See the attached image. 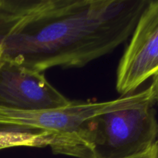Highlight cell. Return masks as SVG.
<instances>
[{
    "mask_svg": "<svg viewBox=\"0 0 158 158\" xmlns=\"http://www.w3.org/2000/svg\"><path fill=\"white\" fill-rule=\"evenodd\" d=\"M149 0H0V62L83 67L131 38Z\"/></svg>",
    "mask_w": 158,
    "mask_h": 158,
    "instance_id": "6da1fadb",
    "label": "cell"
},
{
    "mask_svg": "<svg viewBox=\"0 0 158 158\" xmlns=\"http://www.w3.org/2000/svg\"><path fill=\"white\" fill-rule=\"evenodd\" d=\"M154 92L130 107L108 111L89 121L81 158H131L157 141Z\"/></svg>",
    "mask_w": 158,
    "mask_h": 158,
    "instance_id": "7a4b0ae2",
    "label": "cell"
},
{
    "mask_svg": "<svg viewBox=\"0 0 158 158\" xmlns=\"http://www.w3.org/2000/svg\"><path fill=\"white\" fill-rule=\"evenodd\" d=\"M151 86L137 93L110 101L87 103L71 101L66 106L40 112L0 110V123L20 125L56 134L68 143L66 155L81 158L88 122L94 117L115 110L130 107L153 94Z\"/></svg>",
    "mask_w": 158,
    "mask_h": 158,
    "instance_id": "3957f363",
    "label": "cell"
},
{
    "mask_svg": "<svg viewBox=\"0 0 158 158\" xmlns=\"http://www.w3.org/2000/svg\"><path fill=\"white\" fill-rule=\"evenodd\" d=\"M158 72V0H149L117 71V90L130 95Z\"/></svg>",
    "mask_w": 158,
    "mask_h": 158,
    "instance_id": "277c9868",
    "label": "cell"
},
{
    "mask_svg": "<svg viewBox=\"0 0 158 158\" xmlns=\"http://www.w3.org/2000/svg\"><path fill=\"white\" fill-rule=\"evenodd\" d=\"M70 102L43 73L12 61L0 62V110L40 112L63 107Z\"/></svg>",
    "mask_w": 158,
    "mask_h": 158,
    "instance_id": "5b68a950",
    "label": "cell"
},
{
    "mask_svg": "<svg viewBox=\"0 0 158 158\" xmlns=\"http://www.w3.org/2000/svg\"><path fill=\"white\" fill-rule=\"evenodd\" d=\"M51 148L56 154H66L68 143L57 134L36 128L0 123V150L16 147Z\"/></svg>",
    "mask_w": 158,
    "mask_h": 158,
    "instance_id": "8992f818",
    "label": "cell"
},
{
    "mask_svg": "<svg viewBox=\"0 0 158 158\" xmlns=\"http://www.w3.org/2000/svg\"><path fill=\"white\" fill-rule=\"evenodd\" d=\"M131 158H158V141L155 142L149 149L143 153Z\"/></svg>",
    "mask_w": 158,
    "mask_h": 158,
    "instance_id": "52a82bcc",
    "label": "cell"
},
{
    "mask_svg": "<svg viewBox=\"0 0 158 158\" xmlns=\"http://www.w3.org/2000/svg\"><path fill=\"white\" fill-rule=\"evenodd\" d=\"M151 86L154 91L156 103L158 104V72L152 77V83H151Z\"/></svg>",
    "mask_w": 158,
    "mask_h": 158,
    "instance_id": "ba28073f",
    "label": "cell"
},
{
    "mask_svg": "<svg viewBox=\"0 0 158 158\" xmlns=\"http://www.w3.org/2000/svg\"><path fill=\"white\" fill-rule=\"evenodd\" d=\"M157 141H158V137H157Z\"/></svg>",
    "mask_w": 158,
    "mask_h": 158,
    "instance_id": "9c48e42d",
    "label": "cell"
}]
</instances>
